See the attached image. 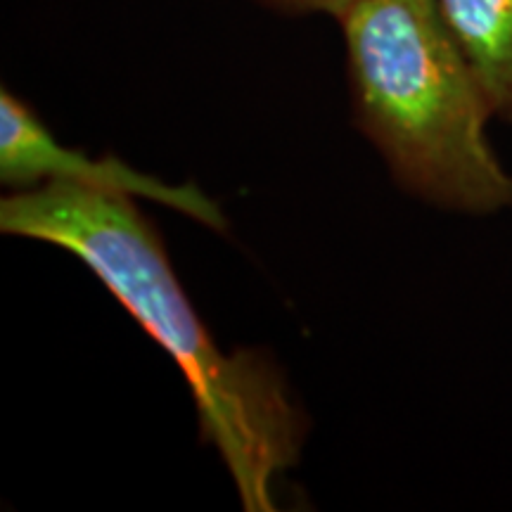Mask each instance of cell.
<instances>
[{
	"label": "cell",
	"instance_id": "5",
	"mask_svg": "<svg viewBox=\"0 0 512 512\" xmlns=\"http://www.w3.org/2000/svg\"><path fill=\"white\" fill-rule=\"evenodd\" d=\"M254 3L285 15H330L337 17L356 0H254Z\"/></svg>",
	"mask_w": 512,
	"mask_h": 512
},
{
	"label": "cell",
	"instance_id": "4",
	"mask_svg": "<svg viewBox=\"0 0 512 512\" xmlns=\"http://www.w3.org/2000/svg\"><path fill=\"white\" fill-rule=\"evenodd\" d=\"M496 121L512 126V0H437Z\"/></svg>",
	"mask_w": 512,
	"mask_h": 512
},
{
	"label": "cell",
	"instance_id": "3",
	"mask_svg": "<svg viewBox=\"0 0 512 512\" xmlns=\"http://www.w3.org/2000/svg\"><path fill=\"white\" fill-rule=\"evenodd\" d=\"M0 183L10 190H31L48 183L81 185L162 204L216 233L228 230L221 204L195 183L171 185L117 157H88L62 145L34 107L10 88L0 91Z\"/></svg>",
	"mask_w": 512,
	"mask_h": 512
},
{
	"label": "cell",
	"instance_id": "2",
	"mask_svg": "<svg viewBox=\"0 0 512 512\" xmlns=\"http://www.w3.org/2000/svg\"><path fill=\"white\" fill-rule=\"evenodd\" d=\"M335 19L354 124L392 181L451 214L512 211V171L489 136L496 114L437 0H356Z\"/></svg>",
	"mask_w": 512,
	"mask_h": 512
},
{
	"label": "cell",
	"instance_id": "1",
	"mask_svg": "<svg viewBox=\"0 0 512 512\" xmlns=\"http://www.w3.org/2000/svg\"><path fill=\"white\" fill-rule=\"evenodd\" d=\"M0 230L64 249L174 358L195 401L202 444L219 453L247 512L278 510L275 484L299 463L309 422L283 373L259 351L226 354L133 197L48 183L0 200Z\"/></svg>",
	"mask_w": 512,
	"mask_h": 512
}]
</instances>
